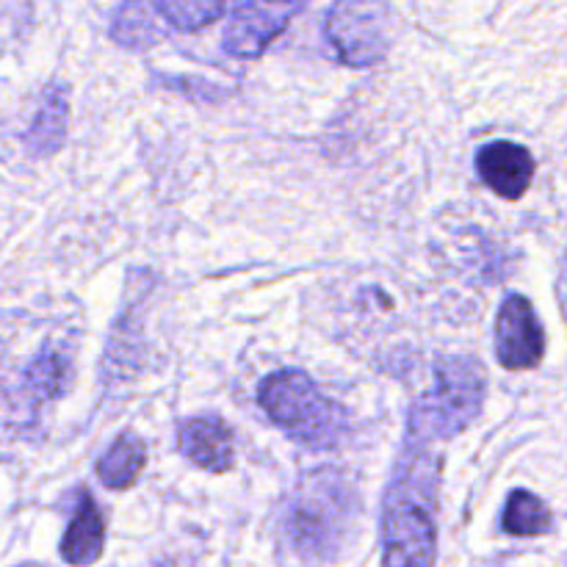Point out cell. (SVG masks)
I'll list each match as a JSON object with an SVG mask.
<instances>
[{"label":"cell","instance_id":"cell-1","mask_svg":"<svg viewBox=\"0 0 567 567\" xmlns=\"http://www.w3.org/2000/svg\"><path fill=\"white\" fill-rule=\"evenodd\" d=\"M437 465L408 443L382 507V567H435Z\"/></svg>","mask_w":567,"mask_h":567},{"label":"cell","instance_id":"cell-2","mask_svg":"<svg viewBox=\"0 0 567 567\" xmlns=\"http://www.w3.org/2000/svg\"><path fill=\"white\" fill-rule=\"evenodd\" d=\"M358 515L352 485L336 471H316L305 476L288 502L282 535L305 563H327L347 543Z\"/></svg>","mask_w":567,"mask_h":567},{"label":"cell","instance_id":"cell-3","mask_svg":"<svg viewBox=\"0 0 567 567\" xmlns=\"http://www.w3.org/2000/svg\"><path fill=\"white\" fill-rule=\"evenodd\" d=\"M485 402V369L474 358L449 354L435 363V380L410 408L408 441H452L468 430Z\"/></svg>","mask_w":567,"mask_h":567},{"label":"cell","instance_id":"cell-4","mask_svg":"<svg viewBox=\"0 0 567 567\" xmlns=\"http://www.w3.org/2000/svg\"><path fill=\"white\" fill-rule=\"evenodd\" d=\"M258 402L286 435L310 449H336L347 435V413L305 371H275L258 388Z\"/></svg>","mask_w":567,"mask_h":567},{"label":"cell","instance_id":"cell-5","mask_svg":"<svg viewBox=\"0 0 567 567\" xmlns=\"http://www.w3.org/2000/svg\"><path fill=\"white\" fill-rule=\"evenodd\" d=\"M324 31L343 64L371 66L388 55L393 17L385 0H332Z\"/></svg>","mask_w":567,"mask_h":567},{"label":"cell","instance_id":"cell-6","mask_svg":"<svg viewBox=\"0 0 567 567\" xmlns=\"http://www.w3.org/2000/svg\"><path fill=\"white\" fill-rule=\"evenodd\" d=\"M308 0H244L225 28V53L236 59H258L297 17Z\"/></svg>","mask_w":567,"mask_h":567},{"label":"cell","instance_id":"cell-7","mask_svg":"<svg viewBox=\"0 0 567 567\" xmlns=\"http://www.w3.org/2000/svg\"><path fill=\"white\" fill-rule=\"evenodd\" d=\"M546 352V332L526 297L513 293L504 299L496 319V358L504 369H535Z\"/></svg>","mask_w":567,"mask_h":567},{"label":"cell","instance_id":"cell-8","mask_svg":"<svg viewBox=\"0 0 567 567\" xmlns=\"http://www.w3.org/2000/svg\"><path fill=\"white\" fill-rule=\"evenodd\" d=\"M177 449L188 463L210 474H225L236 460L233 432L219 415H197L177 426Z\"/></svg>","mask_w":567,"mask_h":567},{"label":"cell","instance_id":"cell-9","mask_svg":"<svg viewBox=\"0 0 567 567\" xmlns=\"http://www.w3.org/2000/svg\"><path fill=\"white\" fill-rule=\"evenodd\" d=\"M476 172L498 197L520 199L535 177V158L524 144L491 142L476 153Z\"/></svg>","mask_w":567,"mask_h":567},{"label":"cell","instance_id":"cell-10","mask_svg":"<svg viewBox=\"0 0 567 567\" xmlns=\"http://www.w3.org/2000/svg\"><path fill=\"white\" fill-rule=\"evenodd\" d=\"M105 548V524L97 504L89 493H83L72 515L66 535L61 540V557L72 567H92L103 557Z\"/></svg>","mask_w":567,"mask_h":567},{"label":"cell","instance_id":"cell-11","mask_svg":"<svg viewBox=\"0 0 567 567\" xmlns=\"http://www.w3.org/2000/svg\"><path fill=\"white\" fill-rule=\"evenodd\" d=\"M111 33L120 44L138 50L155 44L164 37V20L155 11L153 0H125Z\"/></svg>","mask_w":567,"mask_h":567},{"label":"cell","instance_id":"cell-12","mask_svg":"<svg viewBox=\"0 0 567 567\" xmlns=\"http://www.w3.org/2000/svg\"><path fill=\"white\" fill-rule=\"evenodd\" d=\"M144 463H147V446H144L142 437L122 435L97 463V476L111 491H122L138 480Z\"/></svg>","mask_w":567,"mask_h":567},{"label":"cell","instance_id":"cell-13","mask_svg":"<svg viewBox=\"0 0 567 567\" xmlns=\"http://www.w3.org/2000/svg\"><path fill=\"white\" fill-rule=\"evenodd\" d=\"M502 526L507 535L515 537H537L551 529V513L546 504L529 491H513L504 507Z\"/></svg>","mask_w":567,"mask_h":567},{"label":"cell","instance_id":"cell-14","mask_svg":"<svg viewBox=\"0 0 567 567\" xmlns=\"http://www.w3.org/2000/svg\"><path fill=\"white\" fill-rule=\"evenodd\" d=\"M66 89L53 86L42 100V109H39L37 122L31 127V147L37 153H53L61 142H64L66 131Z\"/></svg>","mask_w":567,"mask_h":567},{"label":"cell","instance_id":"cell-15","mask_svg":"<svg viewBox=\"0 0 567 567\" xmlns=\"http://www.w3.org/2000/svg\"><path fill=\"white\" fill-rule=\"evenodd\" d=\"M153 6L175 31H199L225 14V0H153Z\"/></svg>","mask_w":567,"mask_h":567},{"label":"cell","instance_id":"cell-16","mask_svg":"<svg viewBox=\"0 0 567 567\" xmlns=\"http://www.w3.org/2000/svg\"><path fill=\"white\" fill-rule=\"evenodd\" d=\"M70 380V369H66L64 358L61 354H44L37 363L28 369V391L37 393V396H59L66 388Z\"/></svg>","mask_w":567,"mask_h":567},{"label":"cell","instance_id":"cell-17","mask_svg":"<svg viewBox=\"0 0 567 567\" xmlns=\"http://www.w3.org/2000/svg\"><path fill=\"white\" fill-rule=\"evenodd\" d=\"M565 266H567V258H565Z\"/></svg>","mask_w":567,"mask_h":567}]
</instances>
